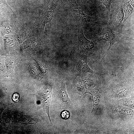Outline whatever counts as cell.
I'll return each instance as SVG.
<instances>
[{
    "label": "cell",
    "mask_w": 134,
    "mask_h": 134,
    "mask_svg": "<svg viewBox=\"0 0 134 134\" xmlns=\"http://www.w3.org/2000/svg\"><path fill=\"white\" fill-rule=\"evenodd\" d=\"M95 39L98 41L101 40L107 41L110 44L109 48L99 64L101 63L108 52L110 48L115 43L123 40L134 41L133 39L128 37L114 32L112 30L111 28L108 26L105 27L103 28L101 33L97 36Z\"/></svg>",
    "instance_id": "obj_1"
},
{
    "label": "cell",
    "mask_w": 134,
    "mask_h": 134,
    "mask_svg": "<svg viewBox=\"0 0 134 134\" xmlns=\"http://www.w3.org/2000/svg\"><path fill=\"white\" fill-rule=\"evenodd\" d=\"M52 87L49 86L38 92L36 95L37 102H39L44 111L47 114L51 124H52L50 118L49 110L52 98Z\"/></svg>",
    "instance_id": "obj_2"
},
{
    "label": "cell",
    "mask_w": 134,
    "mask_h": 134,
    "mask_svg": "<svg viewBox=\"0 0 134 134\" xmlns=\"http://www.w3.org/2000/svg\"><path fill=\"white\" fill-rule=\"evenodd\" d=\"M87 57L88 56L85 55L84 53L79 54L75 70L76 77L88 72L92 73L99 75L105 74H102L96 72L90 68L87 64Z\"/></svg>",
    "instance_id": "obj_3"
},
{
    "label": "cell",
    "mask_w": 134,
    "mask_h": 134,
    "mask_svg": "<svg viewBox=\"0 0 134 134\" xmlns=\"http://www.w3.org/2000/svg\"><path fill=\"white\" fill-rule=\"evenodd\" d=\"M123 5L119 4L113 11L109 20V24L114 28L120 27L121 29L123 26L124 14Z\"/></svg>",
    "instance_id": "obj_4"
},
{
    "label": "cell",
    "mask_w": 134,
    "mask_h": 134,
    "mask_svg": "<svg viewBox=\"0 0 134 134\" xmlns=\"http://www.w3.org/2000/svg\"><path fill=\"white\" fill-rule=\"evenodd\" d=\"M54 11L51 7H49L47 3L44 6L40 13L38 18V24L40 27L43 31L45 25L51 22L53 16Z\"/></svg>",
    "instance_id": "obj_5"
},
{
    "label": "cell",
    "mask_w": 134,
    "mask_h": 134,
    "mask_svg": "<svg viewBox=\"0 0 134 134\" xmlns=\"http://www.w3.org/2000/svg\"><path fill=\"white\" fill-rule=\"evenodd\" d=\"M78 38L79 46L81 50L85 52L89 53L94 51L95 47L94 43L85 37L81 29L78 30Z\"/></svg>",
    "instance_id": "obj_6"
},
{
    "label": "cell",
    "mask_w": 134,
    "mask_h": 134,
    "mask_svg": "<svg viewBox=\"0 0 134 134\" xmlns=\"http://www.w3.org/2000/svg\"><path fill=\"white\" fill-rule=\"evenodd\" d=\"M73 10L76 18L79 22L83 24L97 23L95 17L87 15L82 10L78 9H73Z\"/></svg>",
    "instance_id": "obj_7"
},
{
    "label": "cell",
    "mask_w": 134,
    "mask_h": 134,
    "mask_svg": "<svg viewBox=\"0 0 134 134\" xmlns=\"http://www.w3.org/2000/svg\"><path fill=\"white\" fill-rule=\"evenodd\" d=\"M59 93L61 99L64 103L68 105H73L68 97L64 79H63L61 82L59 90Z\"/></svg>",
    "instance_id": "obj_8"
},
{
    "label": "cell",
    "mask_w": 134,
    "mask_h": 134,
    "mask_svg": "<svg viewBox=\"0 0 134 134\" xmlns=\"http://www.w3.org/2000/svg\"><path fill=\"white\" fill-rule=\"evenodd\" d=\"M86 93L90 94L92 96L93 104L92 111L96 109H97V107L100 100V93L97 89L96 88H88L86 90L85 94Z\"/></svg>",
    "instance_id": "obj_9"
},
{
    "label": "cell",
    "mask_w": 134,
    "mask_h": 134,
    "mask_svg": "<svg viewBox=\"0 0 134 134\" xmlns=\"http://www.w3.org/2000/svg\"><path fill=\"white\" fill-rule=\"evenodd\" d=\"M123 9L124 12L123 25L126 20L132 14L134 11V6L132 5L131 0L127 2L124 3L123 5Z\"/></svg>",
    "instance_id": "obj_10"
},
{
    "label": "cell",
    "mask_w": 134,
    "mask_h": 134,
    "mask_svg": "<svg viewBox=\"0 0 134 134\" xmlns=\"http://www.w3.org/2000/svg\"><path fill=\"white\" fill-rule=\"evenodd\" d=\"M103 9L107 13L109 12L110 6L113 0H99Z\"/></svg>",
    "instance_id": "obj_11"
},
{
    "label": "cell",
    "mask_w": 134,
    "mask_h": 134,
    "mask_svg": "<svg viewBox=\"0 0 134 134\" xmlns=\"http://www.w3.org/2000/svg\"><path fill=\"white\" fill-rule=\"evenodd\" d=\"M69 5L73 9H78V5L76 0H68Z\"/></svg>",
    "instance_id": "obj_12"
},
{
    "label": "cell",
    "mask_w": 134,
    "mask_h": 134,
    "mask_svg": "<svg viewBox=\"0 0 134 134\" xmlns=\"http://www.w3.org/2000/svg\"><path fill=\"white\" fill-rule=\"evenodd\" d=\"M61 115L62 118L64 119H67L70 116L69 112L66 110L63 111L61 112Z\"/></svg>",
    "instance_id": "obj_13"
},
{
    "label": "cell",
    "mask_w": 134,
    "mask_h": 134,
    "mask_svg": "<svg viewBox=\"0 0 134 134\" xmlns=\"http://www.w3.org/2000/svg\"><path fill=\"white\" fill-rule=\"evenodd\" d=\"M5 5H6L3 3H2L0 2V20H1V18L2 17V14H3L4 8L3 7V6ZM8 7L10 8V9H11L9 7Z\"/></svg>",
    "instance_id": "obj_14"
},
{
    "label": "cell",
    "mask_w": 134,
    "mask_h": 134,
    "mask_svg": "<svg viewBox=\"0 0 134 134\" xmlns=\"http://www.w3.org/2000/svg\"><path fill=\"white\" fill-rule=\"evenodd\" d=\"M19 96L17 93H15L13 94L12 99L15 102H18L19 100Z\"/></svg>",
    "instance_id": "obj_15"
},
{
    "label": "cell",
    "mask_w": 134,
    "mask_h": 134,
    "mask_svg": "<svg viewBox=\"0 0 134 134\" xmlns=\"http://www.w3.org/2000/svg\"><path fill=\"white\" fill-rule=\"evenodd\" d=\"M77 88L78 90H81L83 89L84 87L82 84L79 83L77 85Z\"/></svg>",
    "instance_id": "obj_16"
},
{
    "label": "cell",
    "mask_w": 134,
    "mask_h": 134,
    "mask_svg": "<svg viewBox=\"0 0 134 134\" xmlns=\"http://www.w3.org/2000/svg\"><path fill=\"white\" fill-rule=\"evenodd\" d=\"M0 2L4 4L8 7H9L7 3L6 0H0Z\"/></svg>",
    "instance_id": "obj_17"
},
{
    "label": "cell",
    "mask_w": 134,
    "mask_h": 134,
    "mask_svg": "<svg viewBox=\"0 0 134 134\" xmlns=\"http://www.w3.org/2000/svg\"><path fill=\"white\" fill-rule=\"evenodd\" d=\"M57 1L59 2V3H60L61 4H62V5H63V4H64L62 0H57Z\"/></svg>",
    "instance_id": "obj_18"
},
{
    "label": "cell",
    "mask_w": 134,
    "mask_h": 134,
    "mask_svg": "<svg viewBox=\"0 0 134 134\" xmlns=\"http://www.w3.org/2000/svg\"><path fill=\"white\" fill-rule=\"evenodd\" d=\"M82 0V1L83 3L84 4H85L86 2L89 0Z\"/></svg>",
    "instance_id": "obj_19"
}]
</instances>
